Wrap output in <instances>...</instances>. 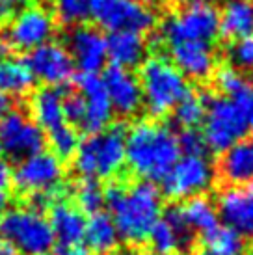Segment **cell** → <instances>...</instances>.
Masks as SVG:
<instances>
[{
    "label": "cell",
    "mask_w": 253,
    "mask_h": 255,
    "mask_svg": "<svg viewBox=\"0 0 253 255\" xmlns=\"http://www.w3.org/2000/svg\"><path fill=\"white\" fill-rule=\"evenodd\" d=\"M28 0H0V22L13 19L15 15L26 6Z\"/></svg>",
    "instance_id": "36"
},
{
    "label": "cell",
    "mask_w": 253,
    "mask_h": 255,
    "mask_svg": "<svg viewBox=\"0 0 253 255\" xmlns=\"http://www.w3.org/2000/svg\"><path fill=\"white\" fill-rule=\"evenodd\" d=\"M54 34V19L49 9L41 6L22 7L13 17L7 30V41L21 50H32L47 43Z\"/></svg>",
    "instance_id": "13"
},
{
    "label": "cell",
    "mask_w": 253,
    "mask_h": 255,
    "mask_svg": "<svg viewBox=\"0 0 253 255\" xmlns=\"http://www.w3.org/2000/svg\"><path fill=\"white\" fill-rule=\"evenodd\" d=\"M90 15L101 28L110 32L130 30L143 34L156 22L151 7L141 6L134 0H90Z\"/></svg>",
    "instance_id": "9"
},
{
    "label": "cell",
    "mask_w": 253,
    "mask_h": 255,
    "mask_svg": "<svg viewBox=\"0 0 253 255\" xmlns=\"http://www.w3.org/2000/svg\"><path fill=\"white\" fill-rule=\"evenodd\" d=\"M50 227L56 242L63 248H75L84 239L86 218L77 205H71L65 201H56L50 209Z\"/></svg>",
    "instance_id": "20"
},
{
    "label": "cell",
    "mask_w": 253,
    "mask_h": 255,
    "mask_svg": "<svg viewBox=\"0 0 253 255\" xmlns=\"http://www.w3.org/2000/svg\"><path fill=\"white\" fill-rule=\"evenodd\" d=\"M179 205H181V211H183L188 226L201 237L218 226V213L211 203V199L205 198L203 194L183 199V203L179 201Z\"/></svg>",
    "instance_id": "26"
},
{
    "label": "cell",
    "mask_w": 253,
    "mask_h": 255,
    "mask_svg": "<svg viewBox=\"0 0 253 255\" xmlns=\"http://www.w3.org/2000/svg\"><path fill=\"white\" fill-rule=\"evenodd\" d=\"M181 2H194V0H181Z\"/></svg>",
    "instance_id": "44"
},
{
    "label": "cell",
    "mask_w": 253,
    "mask_h": 255,
    "mask_svg": "<svg viewBox=\"0 0 253 255\" xmlns=\"http://www.w3.org/2000/svg\"><path fill=\"white\" fill-rule=\"evenodd\" d=\"M190 255H212V254H211V252H207L205 248H196Z\"/></svg>",
    "instance_id": "42"
},
{
    "label": "cell",
    "mask_w": 253,
    "mask_h": 255,
    "mask_svg": "<svg viewBox=\"0 0 253 255\" xmlns=\"http://www.w3.org/2000/svg\"><path fill=\"white\" fill-rule=\"evenodd\" d=\"M0 255H19V254L15 252V248L11 244H7L6 241L0 239Z\"/></svg>",
    "instance_id": "38"
},
{
    "label": "cell",
    "mask_w": 253,
    "mask_h": 255,
    "mask_svg": "<svg viewBox=\"0 0 253 255\" xmlns=\"http://www.w3.org/2000/svg\"><path fill=\"white\" fill-rule=\"evenodd\" d=\"M88 250L97 255H110L120 244V233L114 226L110 214L95 213L90 214V220H86L84 239Z\"/></svg>",
    "instance_id": "23"
},
{
    "label": "cell",
    "mask_w": 253,
    "mask_h": 255,
    "mask_svg": "<svg viewBox=\"0 0 253 255\" xmlns=\"http://www.w3.org/2000/svg\"><path fill=\"white\" fill-rule=\"evenodd\" d=\"M169 62L175 65L184 77L194 82H205L212 77L216 56L211 43L201 41H181L168 45Z\"/></svg>",
    "instance_id": "18"
},
{
    "label": "cell",
    "mask_w": 253,
    "mask_h": 255,
    "mask_svg": "<svg viewBox=\"0 0 253 255\" xmlns=\"http://www.w3.org/2000/svg\"><path fill=\"white\" fill-rule=\"evenodd\" d=\"M253 34V4L248 0H229L220 13L218 36L227 41Z\"/></svg>",
    "instance_id": "24"
},
{
    "label": "cell",
    "mask_w": 253,
    "mask_h": 255,
    "mask_svg": "<svg viewBox=\"0 0 253 255\" xmlns=\"http://www.w3.org/2000/svg\"><path fill=\"white\" fill-rule=\"evenodd\" d=\"M140 88L151 120H164L190 90L183 73L158 52L141 62Z\"/></svg>",
    "instance_id": "4"
},
{
    "label": "cell",
    "mask_w": 253,
    "mask_h": 255,
    "mask_svg": "<svg viewBox=\"0 0 253 255\" xmlns=\"http://www.w3.org/2000/svg\"><path fill=\"white\" fill-rule=\"evenodd\" d=\"M67 52L82 73H97L106 62V37L93 26H75L67 34Z\"/></svg>",
    "instance_id": "17"
},
{
    "label": "cell",
    "mask_w": 253,
    "mask_h": 255,
    "mask_svg": "<svg viewBox=\"0 0 253 255\" xmlns=\"http://www.w3.org/2000/svg\"><path fill=\"white\" fill-rule=\"evenodd\" d=\"M11 171L4 162H0V214L7 209L11 198Z\"/></svg>",
    "instance_id": "35"
},
{
    "label": "cell",
    "mask_w": 253,
    "mask_h": 255,
    "mask_svg": "<svg viewBox=\"0 0 253 255\" xmlns=\"http://www.w3.org/2000/svg\"><path fill=\"white\" fill-rule=\"evenodd\" d=\"M123 255H149V254H145V252H136V250H132V252H126V254H123Z\"/></svg>",
    "instance_id": "43"
},
{
    "label": "cell",
    "mask_w": 253,
    "mask_h": 255,
    "mask_svg": "<svg viewBox=\"0 0 253 255\" xmlns=\"http://www.w3.org/2000/svg\"><path fill=\"white\" fill-rule=\"evenodd\" d=\"M108 99L112 105V110L121 118H132L143 105L141 99L140 80L136 75L130 73V69L110 65L103 77Z\"/></svg>",
    "instance_id": "16"
},
{
    "label": "cell",
    "mask_w": 253,
    "mask_h": 255,
    "mask_svg": "<svg viewBox=\"0 0 253 255\" xmlns=\"http://www.w3.org/2000/svg\"><path fill=\"white\" fill-rule=\"evenodd\" d=\"M9 110V99L6 95H0V118Z\"/></svg>",
    "instance_id": "40"
},
{
    "label": "cell",
    "mask_w": 253,
    "mask_h": 255,
    "mask_svg": "<svg viewBox=\"0 0 253 255\" xmlns=\"http://www.w3.org/2000/svg\"><path fill=\"white\" fill-rule=\"evenodd\" d=\"M63 164L50 151H37L21 158L11 173V184L22 196H49L54 203L62 198Z\"/></svg>",
    "instance_id": "8"
},
{
    "label": "cell",
    "mask_w": 253,
    "mask_h": 255,
    "mask_svg": "<svg viewBox=\"0 0 253 255\" xmlns=\"http://www.w3.org/2000/svg\"><path fill=\"white\" fill-rule=\"evenodd\" d=\"M179 142V149L183 151L184 155L192 156H207L209 155V145L205 142L203 132H199L197 128H186L181 132V136H177Z\"/></svg>",
    "instance_id": "34"
},
{
    "label": "cell",
    "mask_w": 253,
    "mask_h": 255,
    "mask_svg": "<svg viewBox=\"0 0 253 255\" xmlns=\"http://www.w3.org/2000/svg\"><path fill=\"white\" fill-rule=\"evenodd\" d=\"M201 244L212 255H244V237L229 226H216L201 237Z\"/></svg>",
    "instance_id": "27"
},
{
    "label": "cell",
    "mask_w": 253,
    "mask_h": 255,
    "mask_svg": "<svg viewBox=\"0 0 253 255\" xmlns=\"http://www.w3.org/2000/svg\"><path fill=\"white\" fill-rule=\"evenodd\" d=\"M9 49H11V45L7 41L6 34H0V58H6Z\"/></svg>",
    "instance_id": "37"
},
{
    "label": "cell",
    "mask_w": 253,
    "mask_h": 255,
    "mask_svg": "<svg viewBox=\"0 0 253 255\" xmlns=\"http://www.w3.org/2000/svg\"><path fill=\"white\" fill-rule=\"evenodd\" d=\"M134 2H138V4H141V6L145 7H153V6H158L162 0H134Z\"/></svg>",
    "instance_id": "41"
},
{
    "label": "cell",
    "mask_w": 253,
    "mask_h": 255,
    "mask_svg": "<svg viewBox=\"0 0 253 255\" xmlns=\"http://www.w3.org/2000/svg\"><path fill=\"white\" fill-rule=\"evenodd\" d=\"M54 7L65 24H78L90 17V0H54Z\"/></svg>",
    "instance_id": "33"
},
{
    "label": "cell",
    "mask_w": 253,
    "mask_h": 255,
    "mask_svg": "<svg viewBox=\"0 0 253 255\" xmlns=\"http://www.w3.org/2000/svg\"><path fill=\"white\" fill-rule=\"evenodd\" d=\"M205 142L214 153H224L233 143L246 138L250 125L244 110L229 97L205 93Z\"/></svg>",
    "instance_id": "6"
},
{
    "label": "cell",
    "mask_w": 253,
    "mask_h": 255,
    "mask_svg": "<svg viewBox=\"0 0 253 255\" xmlns=\"http://www.w3.org/2000/svg\"><path fill=\"white\" fill-rule=\"evenodd\" d=\"M218 214L242 237L253 239V183L246 188H224L220 192Z\"/></svg>",
    "instance_id": "19"
},
{
    "label": "cell",
    "mask_w": 253,
    "mask_h": 255,
    "mask_svg": "<svg viewBox=\"0 0 253 255\" xmlns=\"http://www.w3.org/2000/svg\"><path fill=\"white\" fill-rule=\"evenodd\" d=\"M227 65L237 71H253V34L240 37L227 49Z\"/></svg>",
    "instance_id": "32"
},
{
    "label": "cell",
    "mask_w": 253,
    "mask_h": 255,
    "mask_svg": "<svg viewBox=\"0 0 253 255\" xmlns=\"http://www.w3.org/2000/svg\"><path fill=\"white\" fill-rule=\"evenodd\" d=\"M145 39L138 32L120 30L106 37V54L112 58L114 65L125 69L138 67L145 58Z\"/></svg>",
    "instance_id": "21"
},
{
    "label": "cell",
    "mask_w": 253,
    "mask_h": 255,
    "mask_svg": "<svg viewBox=\"0 0 253 255\" xmlns=\"http://www.w3.org/2000/svg\"><path fill=\"white\" fill-rule=\"evenodd\" d=\"M49 143L52 149V155H56L60 160L62 158H69L75 155V151L78 147V134L77 130L63 123L60 127L49 130Z\"/></svg>",
    "instance_id": "31"
},
{
    "label": "cell",
    "mask_w": 253,
    "mask_h": 255,
    "mask_svg": "<svg viewBox=\"0 0 253 255\" xmlns=\"http://www.w3.org/2000/svg\"><path fill=\"white\" fill-rule=\"evenodd\" d=\"M75 199L82 213L95 214L105 205V190L95 179H80L75 188Z\"/></svg>",
    "instance_id": "29"
},
{
    "label": "cell",
    "mask_w": 253,
    "mask_h": 255,
    "mask_svg": "<svg viewBox=\"0 0 253 255\" xmlns=\"http://www.w3.org/2000/svg\"><path fill=\"white\" fill-rule=\"evenodd\" d=\"M212 179L214 173L207 156L184 155L162 179V198L183 201L192 196H199L211 186Z\"/></svg>",
    "instance_id": "10"
},
{
    "label": "cell",
    "mask_w": 253,
    "mask_h": 255,
    "mask_svg": "<svg viewBox=\"0 0 253 255\" xmlns=\"http://www.w3.org/2000/svg\"><path fill=\"white\" fill-rule=\"evenodd\" d=\"M227 2H229V0H227Z\"/></svg>",
    "instance_id": "46"
},
{
    "label": "cell",
    "mask_w": 253,
    "mask_h": 255,
    "mask_svg": "<svg viewBox=\"0 0 253 255\" xmlns=\"http://www.w3.org/2000/svg\"><path fill=\"white\" fill-rule=\"evenodd\" d=\"M26 65L32 77L50 88H58L69 82L75 75L73 58L62 43L56 41H47L30 50Z\"/></svg>",
    "instance_id": "12"
},
{
    "label": "cell",
    "mask_w": 253,
    "mask_h": 255,
    "mask_svg": "<svg viewBox=\"0 0 253 255\" xmlns=\"http://www.w3.org/2000/svg\"><path fill=\"white\" fill-rule=\"evenodd\" d=\"M248 255H253V250H252V252H250V254H248Z\"/></svg>",
    "instance_id": "45"
},
{
    "label": "cell",
    "mask_w": 253,
    "mask_h": 255,
    "mask_svg": "<svg viewBox=\"0 0 253 255\" xmlns=\"http://www.w3.org/2000/svg\"><path fill=\"white\" fill-rule=\"evenodd\" d=\"M45 147L43 128L21 110H7L0 118V153L21 160Z\"/></svg>",
    "instance_id": "11"
},
{
    "label": "cell",
    "mask_w": 253,
    "mask_h": 255,
    "mask_svg": "<svg viewBox=\"0 0 253 255\" xmlns=\"http://www.w3.org/2000/svg\"><path fill=\"white\" fill-rule=\"evenodd\" d=\"M105 203L120 237L130 246L147 242L162 213V194L151 181H118L105 190Z\"/></svg>",
    "instance_id": "1"
},
{
    "label": "cell",
    "mask_w": 253,
    "mask_h": 255,
    "mask_svg": "<svg viewBox=\"0 0 253 255\" xmlns=\"http://www.w3.org/2000/svg\"><path fill=\"white\" fill-rule=\"evenodd\" d=\"M218 26L220 11L216 6L207 0H194L162 22L158 41L166 47L181 41L211 43L218 37Z\"/></svg>",
    "instance_id": "7"
},
{
    "label": "cell",
    "mask_w": 253,
    "mask_h": 255,
    "mask_svg": "<svg viewBox=\"0 0 253 255\" xmlns=\"http://www.w3.org/2000/svg\"><path fill=\"white\" fill-rule=\"evenodd\" d=\"M125 164V127L114 125L86 136L73 155V166L82 179H116Z\"/></svg>",
    "instance_id": "3"
},
{
    "label": "cell",
    "mask_w": 253,
    "mask_h": 255,
    "mask_svg": "<svg viewBox=\"0 0 253 255\" xmlns=\"http://www.w3.org/2000/svg\"><path fill=\"white\" fill-rule=\"evenodd\" d=\"M34 86V77L26 62L0 58V95H24Z\"/></svg>",
    "instance_id": "25"
},
{
    "label": "cell",
    "mask_w": 253,
    "mask_h": 255,
    "mask_svg": "<svg viewBox=\"0 0 253 255\" xmlns=\"http://www.w3.org/2000/svg\"><path fill=\"white\" fill-rule=\"evenodd\" d=\"M60 255H90V254H88L86 250L77 248V246H75V248H65Z\"/></svg>",
    "instance_id": "39"
},
{
    "label": "cell",
    "mask_w": 253,
    "mask_h": 255,
    "mask_svg": "<svg viewBox=\"0 0 253 255\" xmlns=\"http://www.w3.org/2000/svg\"><path fill=\"white\" fill-rule=\"evenodd\" d=\"M77 84L84 103V118L80 121V128L90 134L103 130L114 114L103 78L97 73H82L77 78Z\"/></svg>",
    "instance_id": "14"
},
{
    "label": "cell",
    "mask_w": 253,
    "mask_h": 255,
    "mask_svg": "<svg viewBox=\"0 0 253 255\" xmlns=\"http://www.w3.org/2000/svg\"><path fill=\"white\" fill-rule=\"evenodd\" d=\"M149 250L156 255H177L179 254V242L175 239V233L171 231V227L158 220L153 229L147 235Z\"/></svg>",
    "instance_id": "30"
},
{
    "label": "cell",
    "mask_w": 253,
    "mask_h": 255,
    "mask_svg": "<svg viewBox=\"0 0 253 255\" xmlns=\"http://www.w3.org/2000/svg\"><path fill=\"white\" fill-rule=\"evenodd\" d=\"M173 118L179 127L186 130V128H197L199 125H203L205 120V97L203 92H194L188 90L184 93V97L177 107L173 108Z\"/></svg>",
    "instance_id": "28"
},
{
    "label": "cell",
    "mask_w": 253,
    "mask_h": 255,
    "mask_svg": "<svg viewBox=\"0 0 253 255\" xmlns=\"http://www.w3.org/2000/svg\"><path fill=\"white\" fill-rule=\"evenodd\" d=\"M30 112H32V120L39 125V128H45V130H52L67 123L65 112H63V93L58 88L45 86L41 90H37L30 101Z\"/></svg>",
    "instance_id": "22"
},
{
    "label": "cell",
    "mask_w": 253,
    "mask_h": 255,
    "mask_svg": "<svg viewBox=\"0 0 253 255\" xmlns=\"http://www.w3.org/2000/svg\"><path fill=\"white\" fill-rule=\"evenodd\" d=\"M179 155L177 134L162 120H141L125 134V160L138 179L162 183Z\"/></svg>",
    "instance_id": "2"
},
{
    "label": "cell",
    "mask_w": 253,
    "mask_h": 255,
    "mask_svg": "<svg viewBox=\"0 0 253 255\" xmlns=\"http://www.w3.org/2000/svg\"><path fill=\"white\" fill-rule=\"evenodd\" d=\"M0 239L19 255H50L56 246L50 222L34 207H17L0 214Z\"/></svg>",
    "instance_id": "5"
},
{
    "label": "cell",
    "mask_w": 253,
    "mask_h": 255,
    "mask_svg": "<svg viewBox=\"0 0 253 255\" xmlns=\"http://www.w3.org/2000/svg\"><path fill=\"white\" fill-rule=\"evenodd\" d=\"M220 188H242L253 183V136L242 138L220 153L216 162Z\"/></svg>",
    "instance_id": "15"
}]
</instances>
